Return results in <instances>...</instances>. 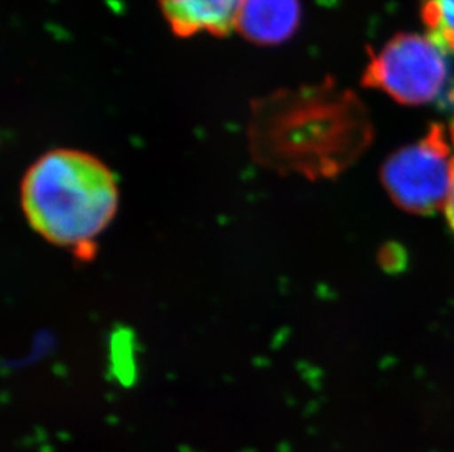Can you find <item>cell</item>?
Returning a JSON list of instances; mask_svg holds the SVG:
<instances>
[{"instance_id": "obj_1", "label": "cell", "mask_w": 454, "mask_h": 452, "mask_svg": "<svg viewBox=\"0 0 454 452\" xmlns=\"http://www.w3.org/2000/svg\"><path fill=\"white\" fill-rule=\"evenodd\" d=\"M20 203L35 234L80 261H91L98 238L115 219L120 188L99 158L82 150L53 149L22 176Z\"/></svg>"}, {"instance_id": "obj_2", "label": "cell", "mask_w": 454, "mask_h": 452, "mask_svg": "<svg viewBox=\"0 0 454 452\" xmlns=\"http://www.w3.org/2000/svg\"><path fill=\"white\" fill-rule=\"evenodd\" d=\"M353 109L352 97L330 82L254 98L247 124L250 156L281 175H331L346 158L341 143Z\"/></svg>"}, {"instance_id": "obj_3", "label": "cell", "mask_w": 454, "mask_h": 452, "mask_svg": "<svg viewBox=\"0 0 454 452\" xmlns=\"http://www.w3.org/2000/svg\"><path fill=\"white\" fill-rule=\"evenodd\" d=\"M453 175V150L440 125L393 154L382 168L391 199L411 214H433L446 205Z\"/></svg>"}, {"instance_id": "obj_4", "label": "cell", "mask_w": 454, "mask_h": 452, "mask_svg": "<svg viewBox=\"0 0 454 452\" xmlns=\"http://www.w3.org/2000/svg\"><path fill=\"white\" fill-rule=\"evenodd\" d=\"M444 49L433 39L399 35L364 69V84L404 105H424L442 96L449 82Z\"/></svg>"}, {"instance_id": "obj_5", "label": "cell", "mask_w": 454, "mask_h": 452, "mask_svg": "<svg viewBox=\"0 0 454 452\" xmlns=\"http://www.w3.org/2000/svg\"><path fill=\"white\" fill-rule=\"evenodd\" d=\"M243 4L245 0H159L163 18L178 39L228 37L237 31Z\"/></svg>"}, {"instance_id": "obj_6", "label": "cell", "mask_w": 454, "mask_h": 452, "mask_svg": "<svg viewBox=\"0 0 454 452\" xmlns=\"http://www.w3.org/2000/svg\"><path fill=\"white\" fill-rule=\"evenodd\" d=\"M301 0H245L237 33L261 46L292 39L301 24Z\"/></svg>"}, {"instance_id": "obj_7", "label": "cell", "mask_w": 454, "mask_h": 452, "mask_svg": "<svg viewBox=\"0 0 454 452\" xmlns=\"http://www.w3.org/2000/svg\"><path fill=\"white\" fill-rule=\"evenodd\" d=\"M422 19L431 39L454 53V0H425Z\"/></svg>"}, {"instance_id": "obj_8", "label": "cell", "mask_w": 454, "mask_h": 452, "mask_svg": "<svg viewBox=\"0 0 454 452\" xmlns=\"http://www.w3.org/2000/svg\"><path fill=\"white\" fill-rule=\"evenodd\" d=\"M446 216L447 221L450 223L451 228L454 230V175H453V183H451L450 192H449V197H447L446 200Z\"/></svg>"}, {"instance_id": "obj_9", "label": "cell", "mask_w": 454, "mask_h": 452, "mask_svg": "<svg viewBox=\"0 0 454 452\" xmlns=\"http://www.w3.org/2000/svg\"><path fill=\"white\" fill-rule=\"evenodd\" d=\"M451 105H453V116H451V124H450V138L451 143H453L454 145V91L451 93L450 96Z\"/></svg>"}]
</instances>
